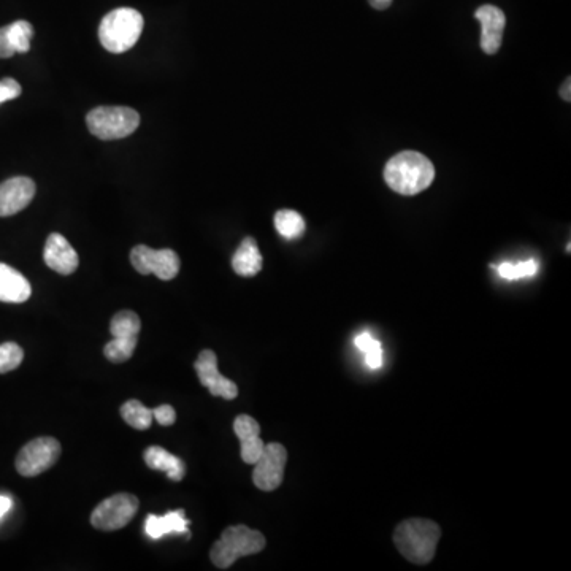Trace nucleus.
<instances>
[{
  "label": "nucleus",
  "instance_id": "f257e3e1",
  "mask_svg": "<svg viewBox=\"0 0 571 571\" xmlns=\"http://www.w3.org/2000/svg\"><path fill=\"white\" fill-rule=\"evenodd\" d=\"M434 178V164L416 151L395 154L384 169V180L389 188L402 196H416L426 191Z\"/></svg>",
  "mask_w": 571,
  "mask_h": 571
},
{
  "label": "nucleus",
  "instance_id": "f03ea898",
  "mask_svg": "<svg viewBox=\"0 0 571 571\" xmlns=\"http://www.w3.org/2000/svg\"><path fill=\"white\" fill-rule=\"evenodd\" d=\"M440 537L441 530L437 522L429 519H407L400 522L395 529L394 543L397 551L408 562L427 565L434 560Z\"/></svg>",
  "mask_w": 571,
  "mask_h": 571
},
{
  "label": "nucleus",
  "instance_id": "7ed1b4c3",
  "mask_svg": "<svg viewBox=\"0 0 571 571\" xmlns=\"http://www.w3.org/2000/svg\"><path fill=\"white\" fill-rule=\"evenodd\" d=\"M145 20L134 8H116L104 16L99 27V40L105 50L113 54L126 53L134 48L143 32Z\"/></svg>",
  "mask_w": 571,
  "mask_h": 571
},
{
  "label": "nucleus",
  "instance_id": "20e7f679",
  "mask_svg": "<svg viewBox=\"0 0 571 571\" xmlns=\"http://www.w3.org/2000/svg\"><path fill=\"white\" fill-rule=\"evenodd\" d=\"M267 540L257 530L246 526H230L216 541L210 551V559L219 570H227L240 557L254 556L264 551Z\"/></svg>",
  "mask_w": 571,
  "mask_h": 571
},
{
  "label": "nucleus",
  "instance_id": "39448f33",
  "mask_svg": "<svg viewBox=\"0 0 571 571\" xmlns=\"http://www.w3.org/2000/svg\"><path fill=\"white\" fill-rule=\"evenodd\" d=\"M86 123L94 137L110 142L134 134L140 124V115L129 107H97L88 113Z\"/></svg>",
  "mask_w": 571,
  "mask_h": 571
},
{
  "label": "nucleus",
  "instance_id": "423d86ee",
  "mask_svg": "<svg viewBox=\"0 0 571 571\" xmlns=\"http://www.w3.org/2000/svg\"><path fill=\"white\" fill-rule=\"evenodd\" d=\"M140 330H142V322L134 311L124 310L116 313L110 324L113 340L108 342L104 348L108 361L115 362V364L129 361L137 348Z\"/></svg>",
  "mask_w": 571,
  "mask_h": 571
},
{
  "label": "nucleus",
  "instance_id": "0eeeda50",
  "mask_svg": "<svg viewBox=\"0 0 571 571\" xmlns=\"http://www.w3.org/2000/svg\"><path fill=\"white\" fill-rule=\"evenodd\" d=\"M61 456V443L56 438L40 437L29 441L16 457V470L21 476L34 478L50 470Z\"/></svg>",
  "mask_w": 571,
  "mask_h": 571
},
{
  "label": "nucleus",
  "instance_id": "6e6552de",
  "mask_svg": "<svg viewBox=\"0 0 571 571\" xmlns=\"http://www.w3.org/2000/svg\"><path fill=\"white\" fill-rule=\"evenodd\" d=\"M137 497L132 494H116L110 499L100 502L96 510L92 511L91 524L102 532H113V530L123 529L137 514Z\"/></svg>",
  "mask_w": 571,
  "mask_h": 571
},
{
  "label": "nucleus",
  "instance_id": "1a4fd4ad",
  "mask_svg": "<svg viewBox=\"0 0 571 571\" xmlns=\"http://www.w3.org/2000/svg\"><path fill=\"white\" fill-rule=\"evenodd\" d=\"M134 269L142 275H156L159 280L170 281L180 272V257L173 250H153L150 246L138 245L131 251Z\"/></svg>",
  "mask_w": 571,
  "mask_h": 571
},
{
  "label": "nucleus",
  "instance_id": "9d476101",
  "mask_svg": "<svg viewBox=\"0 0 571 571\" xmlns=\"http://www.w3.org/2000/svg\"><path fill=\"white\" fill-rule=\"evenodd\" d=\"M288 462V451L280 443L264 446L261 457L254 464L253 483L257 489L273 492L284 480V468Z\"/></svg>",
  "mask_w": 571,
  "mask_h": 571
},
{
  "label": "nucleus",
  "instance_id": "9b49d317",
  "mask_svg": "<svg viewBox=\"0 0 571 571\" xmlns=\"http://www.w3.org/2000/svg\"><path fill=\"white\" fill-rule=\"evenodd\" d=\"M194 368H196L197 375H199L200 383H202L204 388L208 389L211 395L223 397L226 400L237 399V384L234 381L227 380L226 376L219 373L218 357L211 349H204L199 354Z\"/></svg>",
  "mask_w": 571,
  "mask_h": 571
},
{
  "label": "nucleus",
  "instance_id": "f8f14e48",
  "mask_svg": "<svg viewBox=\"0 0 571 571\" xmlns=\"http://www.w3.org/2000/svg\"><path fill=\"white\" fill-rule=\"evenodd\" d=\"M34 196L35 183L31 178L16 177L0 183V218L20 213Z\"/></svg>",
  "mask_w": 571,
  "mask_h": 571
},
{
  "label": "nucleus",
  "instance_id": "ddd939ff",
  "mask_svg": "<svg viewBox=\"0 0 571 571\" xmlns=\"http://www.w3.org/2000/svg\"><path fill=\"white\" fill-rule=\"evenodd\" d=\"M475 18L481 23V48L484 53H497L502 46L505 13L495 5H483L476 10Z\"/></svg>",
  "mask_w": 571,
  "mask_h": 571
},
{
  "label": "nucleus",
  "instance_id": "4468645a",
  "mask_svg": "<svg viewBox=\"0 0 571 571\" xmlns=\"http://www.w3.org/2000/svg\"><path fill=\"white\" fill-rule=\"evenodd\" d=\"M43 259H45V264L59 275H72L80 264L77 251L73 250L67 238L62 237L61 234H51L48 237Z\"/></svg>",
  "mask_w": 571,
  "mask_h": 571
},
{
  "label": "nucleus",
  "instance_id": "2eb2a0df",
  "mask_svg": "<svg viewBox=\"0 0 571 571\" xmlns=\"http://www.w3.org/2000/svg\"><path fill=\"white\" fill-rule=\"evenodd\" d=\"M234 432L242 445V459L245 464L254 465L264 451V441L261 438V426L256 419L248 414H240L234 421Z\"/></svg>",
  "mask_w": 571,
  "mask_h": 571
},
{
  "label": "nucleus",
  "instance_id": "dca6fc26",
  "mask_svg": "<svg viewBox=\"0 0 571 571\" xmlns=\"http://www.w3.org/2000/svg\"><path fill=\"white\" fill-rule=\"evenodd\" d=\"M31 283L10 265L0 264V302L23 303L31 297Z\"/></svg>",
  "mask_w": 571,
  "mask_h": 571
},
{
  "label": "nucleus",
  "instance_id": "f3484780",
  "mask_svg": "<svg viewBox=\"0 0 571 571\" xmlns=\"http://www.w3.org/2000/svg\"><path fill=\"white\" fill-rule=\"evenodd\" d=\"M189 524L191 522L184 518L183 510L172 511V513H167L162 518H159L156 514H150L146 518L145 532L153 540H159V538L164 537V535H170V533H184L189 538L191 537L188 529Z\"/></svg>",
  "mask_w": 571,
  "mask_h": 571
},
{
  "label": "nucleus",
  "instance_id": "a211bd4d",
  "mask_svg": "<svg viewBox=\"0 0 571 571\" xmlns=\"http://www.w3.org/2000/svg\"><path fill=\"white\" fill-rule=\"evenodd\" d=\"M143 457H145L146 465L151 470L167 473V478L177 481V483L183 480L184 473H186L183 460L173 456L169 451H165L161 446H150V448L146 449Z\"/></svg>",
  "mask_w": 571,
  "mask_h": 571
},
{
  "label": "nucleus",
  "instance_id": "6ab92c4d",
  "mask_svg": "<svg viewBox=\"0 0 571 571\" xmlns=\"http://www.w3.org/2000/svg\"><path fill=\"white\" fill-rule=\"evenodd\" d=\"M232 269L245 278L256 276L262 270V254L256 240L246 237L232 257Z\"/></svg>",
  "mask_w": 571,
  "mask_h": 571
},
{
  "label": "nucleus",
  "instance_id": "aec40b11",
  "mask_svg": "<svg viewBox=\"0 0 571 571\" xmlns=\"http://www.w3.org/2000/svg\"><path fill=\"white\" fill-rule=\"evenodd\" d=\"M275 227L278 234L286 240H297L305 234V221L294 210H280L275 215Z\"/></svg>",
  "mask_w": 571,
  "mask_h": 571
},
{
  "label": "nucleus",
  "instance_id": "412c9836",
  "mask_svg": "<svg viewBox=\"0 0 571 571\" xmlns=\"http://www.w3.org/2000/svg\"><path fill=\"white\" fill-rule=\"evenodd\" d=\"M121 416L129 426L137 430H148L153 424V410L146 408L138 400H127L121 407Z\"/></svg>",
  "mask_w": 571,
  "mask_h": 571
},
{
  "label": "nucleus",
  "instance_id": "4be33fe9",
  "mask_svg": "<svg viewBox=\"0 0 571 571\" xmlns=\"http://www.w3.org/2000/svg\"><path fill=\"white\" fill-rule=\"evenodd\" d=\"M5 29H7L8 42L15 53H27L31 50V40L34 35V27L31 23L16 21L10 26H5Z\"/></svg>",
  "mask_w": 571,
  "mask_h": 571
},
{
  "label": "nucleus",
  "instance_id": "5701e85b",
  "mask_svg": "<svg viewBox=\"0 0 571 571\" xmlns=\"http://www.w3.org/2000/svg\"><path fill=\"white\" fill-rule=\"evenodd\" d=\"M497 269V273L502 276L503 280L514 281L522 280V278H530V276L537 275L538 262L535 259L529 261L516 262H502L500 265H492Z\"/></svg>",
  "mask_w": 571,
  "mask_h": 571
},
{
  "label": "nucleus",
  "instance_id": "b1692460",
  "mask_svg": "<svg viewBox=\"0 0 571 571\" xmlns=\"http://www.w3.org/2000/svg\"><path fill=\"white\" fill-rule=\"evenodd\" d=\"M357 348L361 349L365 356V362H367L370 368H380L383 365V348H381V343L370 334L357 335L356 340Z\"/></svg>",
  "mask_w": 571,
  "mask_h": 571
},
{
  "label": "nucleus",
  "instance_id": "393cba45",
  "mask_svg": "<svg viewBox=\"0 0 571 571\" xmlns=\"http://www.w3.org/2000/svg\"><path fill=\"white\" fill-rule=\"evenodd\" d=\"M24 359V351L20 345L8 342L0 345V375L13 372L20 367Z\"/></svg>",
  "mask_w": 571,
  "mask_h": 571
},
{
  "label": "nucleus",
  "instance_id": "a878e982",
  "mask_svg": "<svg viewBox=\"0 0 571 571\" xmlns=\"http://www.w3.org/2000/svg\"><path fill=\"white\" fill-rule=\"evenodd\" d=\"M21 96V85L13 78L0 80V104Z\"/></svg>",
  "mask_w": 571,
  "mask_h": 571
},
{
  "label": "nucleus",
  "instance_id": "bb28decb",
  "mask_svg": "<svg viewBox=\"0 0 571 571\" xmlns=\"http://www.w3.org/2000/svg\"><path fill=\"white\" fill-rule=\"evenodd\" d=\"M153 418L161 424V426H173L177 421V413L175 408L170 405H161V407L153 410Z\"/></svg>",
  "mask_w": 571,
  "mask_h": 571
},
{
  "label": "nucleus",
  "instance_id": "cd10ccee",
  "mask_svg": "<svg viewBox=\"0 0 571 571\" xmlns=\"http://www.w3.org/2000/svg\"><path fill=\"white\" fill-rule=\"evenodd\" d=\"M13 54L16 53L13 51L10 42H8L7 29H5V27H0V58H12Z\"/></svg>",
  "mask_w": 571,
  "mask_h": 571
},
{
  "label": "nucleus",
  "instance_id": "c85d7f7f",
  "mask_svg": "<svg viewBox=\"0 0 571 571\" xmlns=\"http://www.w3.org/2000/svg\"><path fill=\"white\" fill-rule=\"evenodd\" d=\"M12 499L10 497H5V495H0V519L4 518L8 511L12 510Z\"/></svg>",
  "mask_w": 571,
  "mask_h": 571
},
{
  "label": "nucleus",
  "instance_id": "c756f323",
  "mask_svg": "<svg viewBox=\"0 0 571 571\" xmlns=\"http://www.w3.org/2000/svg\"><path fill=\"white\" fill-rule=\"evenodd\" d=\"M370 5L376 10H386V8L391 7L392 0H368Z\"/></svg>",
  "mask_w": 571,
  "mask_h": 571
},
{
  "label": "nucleus",
  "instance_id": "7c9ffc66",
  "mask_svg": "<svg viewBox=\"0 0 571 571\" xmlns=\"http://www.w3.org/2000/svg\"><path fill=\"white\" fill-rule=\"evenodd\" d=\"M570 86H571L570 78H567V81H565V85L562 86V89H560V96H562V99L567 100V102H570L571 100Z\"/></svg>",
  "mask_w": 571,
  "mask_h": 571
}]
</instances>
